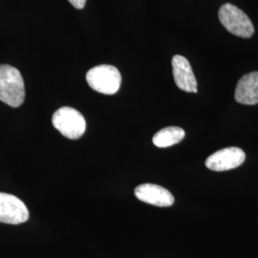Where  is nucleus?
Returning a JSON list of instances; mask_svg holds the SVG:
<instances>
[{
    "mask_svg": "<svg viewBox=\"0 0 258 258\" xmlns=\"http://www.w3.org/2000/svg\"><path fill=\"white\" fill-rule=\"evenodd\" d=\"M135 196L140 201L156 207H170L174 204V197L166 188L154 184H143L135 188Z\"/></svg>",
    "mask_w": 258,
    "mask_h": 258,
    "instance_id": "7",
    "label": "nucleus"
},
{
    "mask_svg": "<svg viewBox=\"0 0 258 258\" xmlns=\"http://www.w3.org/2000/svg\"><path fill=\"white\" fill-rule=\"evenodd\" d=\"M88 85L97 92L113 95L119 91L121 83L120 71L112 65L102 64L93 67L86 74Z\"/></svg>",
    "mask_w": 258,
    "mask_h": 258,
    "instance_id": "2",
    "label": "nucleus"
},
{
    "mask_svg": "<svg viewBox=\"0 0 258 258\" xmlns=\"http://www.w3.org/2000/svg\"><path fill=\"white\" fill-rule=\"evenodd\" d=\"M171 63L176 85L184 92L197 93V81L188 60L183 55H176Z\"/></svg>",
    "mask_w": 258,
    "mask_h": 258,
    "instance_id": "8",
    "label": "nucleus"
},
{
    "mask_svg": "<svg viewBox=\"0 0 258 258\" xmlns=\"http://www.w3.org/2000/svg\"><path fill=\"white\" fill-rule=\"evenodd\" d=\"M235 101L241 104L258 103V71L244 75L237 83L234 92Z\"/></svg>",
    "mask_w": 258,
    "mask_h": 258,
    "instance_id": "9",
    "label": "nucleus"
},
{
    "mask_svg": "<svg viewBox=\"0 0 258 258\" xmlns=\"http://www.w3.org/2000/svg\"><path fill=\"white\" fill-rule=\"evenodd\" d=\"M184 129L177 126H168L161 129L153 137V144L157 148H168L180 143L184 138Z\"/></svg>",
    "mask_w": 258,
    "mask_h": 258,
    "instance_id": "10",
    "label": "nucleus"
},
{
    "mask_svg": "<svg viewBox=\"0 0 258 258\" xmlns=\"http://www.w3.org/2000/svg\"><path fill=\"white\" fill-rule=\"evenodd\" d=\"M69 2L76 9H83L86 3V0H69Z\"/></svg>",
    "mask_w": 258,
    "mask_h": 258,
    "instance_id": "11",
    "label": "nucleus"
},
{
    "mask_svg": "<svg viewBox=\"0 0 258 258\" xmlns=\"http://www.w3.org/2000/svg\"><path fill=\"white\" fill-rule=\"evenodd\" d=\"M24 99L25 86L21 73L11 65H0V101L12 107H19Z\"/></svg>",
    "mask_w": 258,
    "mask_h": 258,
    "instance_id": "1",
    "label": "nucleus"
},
{
    "mask_svg": "<svg viewBox=\"0 0 258 258\" xmlns=\"http://www.w3.org/2000/svg\"><path fill=\"white\" fill-rule=\"evenodd\" d=\"M218 18L222 25L234 36L248 38L254 33L253 24L248 16L231 3L222 5Z\"/></svg>",
    "mask_w": 258,
    "mask_h": 258,
    "instance_id": "4",
    "label": "nucleus"
},
{
    "mask_svg": "<svg viewBox=\"0 0 258 258\" xmlns=\"http://www.w3.org/2000/svg\"><path fill=\"white\" fill-rule=\"evenodd\" d=\"M246 159L245 152L239 148L231 147L220 149L206 160V166L213 171H226L241 166Z\"/></svg>",
    "mask_w": 258,
    "mask_h": 258,
    "instance_id": "6",
    "label": "nucleus"
},
{
    "mask_svg": "<svg viewBox=\"0 0 258 258\" xmlns=\"http://www.w3.org/2000/svg\"><path fill=\"white\" fill-rule=\"evenodd\" d=\"M29 219L26 205L13 194L0 192V223L19 225Z\"/></svg>",
    "mask_w": 258,
    "mask_h": 258,
    "instance_id": "5",
    "label": "nucleus"
},
{
    "mask_svg": "<svg viewBox=\"0 0 258 258\" xmlns=\"http://www.w3.org/2000/svg\"><path fill=\"white\" fill-rule=\"evenodd\" d=\"M52 123L64 137L71 140L81 138L86 129V121L81 112L68 106L55 111L52 117Z\"/></svg>",
    "mask_w": 258,
    "mask_h": 258,
    "instance_id": "3",
    "label": "nucleus"
}]
</instances>
